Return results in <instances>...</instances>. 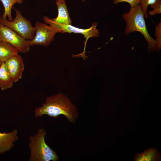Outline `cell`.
Segmentation results:
<instances>
[{"mask_svg":"<svg viewBox=\"0 0 161 161\" xmlns=\"http://www.w3.org/2000/svg\"><path fill=\"white\" fill-rule=\"evenodd\" d=\"M160 160V154L154 148L147 149L141 154L137 153L134 159L136 161H158Z\"/></svg>","mask_w":161,"mask_h":161,"instance_id":"12","label":"cell"},{"mask_svg":"<svg viewBox=\"0 0 161 161\" xmlns=\"http://www.w3.org/2000/svg\"><path fill=\"white\" fill-rule=\"evenodd\" d=\"M44 22L54 27L57 30L58 32L62 33H80L83 35L86 38L84 48L83 52L81 55L83 57L85 56V49L87 41L88 39L92 37H97L99 36V31L97 29V24L96 22L93 23L92 26L89 28L83 29L72 26L71 24H63L55 22L52 18H49L47 16L43 17Z\"/></svg>","mask_w":161,"mask_h":161,"instance_id":"5","label":"cell"},{"mask_svg":"<svg viewBox=\"0 0 161 161\" xmlns=\"http://www.w3.org/2000/svg\"><path fill=\"white\" fill-rule=\"evenodd\" d=\"M18 50L10 44L0 41V61L4 62L11 56L17 54Z\"/></svg>","mask_w":161,"mask_h":161,"instance_id":"13","label":"cell"},{"mask_svg":"<svg viewBox=\"0 0 161 161\" xmlns=\"http://www.w3.org/2000/svg\"><path fill=\"white\" fill-rule=\"evenodd\" d=\"M34 27L36 30L35 36L33 39L27 40L30 47L38 45L48 46L54 39L55 35L58 32L55 28L45 23L36 21Z\"/></svg>","mask_w":161,"mask_h":161,"instance_id":"6","label":"cell"},{"mask_svg":"<svg viewBox=\"0 0 161 161\" xmlns=\"http://www.w3.org/2000/svg\"><path fill=\"white\" fill-rule=\"evenodd\" d=\"M34 113L36 118L44 115L57 118L62 115L72 124L76 123L79 116L76 106L72 103L68 97L61 93L47 97L45 102L42 103L41 106L35 108Z\"/></svg>","mask_w":161,"mask_h":161,"instance_id":"1","label":"cell"},{"mask_svg":"<svg viewBox=\"0 0 161 161\" xmlns=\"http://www.w3.org/2000/svg\"><path fill=\"white\" fill-rule=\"evenodd\" d=\"M155 35L157 38L155 40L156 46L159 50L161 45V21L156 26L155 30Z\"/></svg>","mask_w":161,"mask_h":161,"instance_id":"17","label":"cell"},{"mask_svg":"<svg viewBox=\"0 0 161 161\" xmlns=\"http://www.w3.org/2000/svg\"><path fill=\"white\" fill-rule=\"evenodd\" d=\"M58 10L57 17L52 18L55 22L63 24H71L72 21L69 16L67 6L64 0L56 1Z\"/></svg>","mask_w":161,"mask_h":161,"instance_id":"10","label":"cell"},{"mask_svg":"<svg viewBox=\"0 0 161 161\" xmlns=\"http://www.w3.org/2000/svg\"><path fill=\"white\" fill-rule=\"evenodd\" d=\"M17 129L8 133L0 132V154H2L14 147L13 143L18 139Z\"/></svg>","mask_w":161,"mask_h":161,"instance_id":"9","label":"cell"},{"mask_svg":"<svg viewBox=\"0 0 161 161\" xmlns=\"http://www.w3.org/2000/svg\"><path fill=\"white\" fill-rule=\"evenodd\" d=\"M156 0H140V4L142 6V9L144 14V18H148L147 10L149 5L153 4Z\"/></svg>","mask_w":161,"mask_h":161,"instance_id":"16","label":"cell"},{"mask_svg":"<svg viewBox=\"0 0 161 161\" xmlns=\"http://www.w3.org/2000/svg\"><path fill=\"white\" fill-rule=\"evenodd\" d=\"M0 41L8 42L15 47L19 52H28L30 46L26 40L16 32L0 23Z\"/></svg>","mask_w":161,"mask_h":161,"instance_id":"7","label":"cell"},{"mask_svg":"<svg viewBox=\"0 0 161 161\" xmlns=\"http://www.w3.org/2000/svg\"><path fill=\"white\" fill-rule=\"evenodd\" d=\"M1 15H0V20H1Z\"/></svg>","mask_w":161,"mask_h":161,"instance_id":"20","label":"cell"},{"mask_svg":"<svg viewBox=\"0 0 161 161\" xmlns=\"http://www.w3.org/2000/svg\"><path fill=\"white\" fill-rule=\"evenodd\" d=\"M2 2L4 8V11L2 15L1 18L7 19L8 20H13L11 14L12 9L14 4L18 3L21 4L23 3V0H0Z\"/></svg>","mask_w":161,"mask_h":161,"instance_id":"14","label":"cell"},{"mask_svg":"<svg viewBox=\"0 0 161 161\" xmlns=\"http://www.w3.org/2000/svg\"><path fill=\"white\" fill-rule=\"evenodd\" d=\"M151 7L153 9L148 12L151 16L161 13V0H156L153 4L151 5Z\"/></svg>","mask_w":161,"mask_h":161,"instance_id":"15","label":"cell"},{"mask_svg":"<svg viewBox=\"0 0 161 161\" xmlns=\"http://www.w3.org/2000/svg\"><path fill=\"white\" fill-rule=\"evenodd\" d=\"M83 2H84L85 0H81Z\"/></svg>","mask_w":161,"mask_h":161,"instance_id":"21","label":"cell"},{"mask_svg":"<svg viewBox=\"0 0 161 161\" xmlns=\"http://www.w3.org/2000/svg\"><path fill=\"white\" fill-rule=\"evenodd\" d=\"M56 0V1H59V0Z\"/></svg>","mask_w":161,"mask_h":161,"instance_id":"22","label":"cell"},{"mask_svg":"<svg viewBox=\"0 0 161 161\" xmlns=\"http://www.w3.org/2000/svg\"><path fill=\"white\" fill-rule=\"evenodd\" d=\"M47 132L40 129L34 135L29 137V148L30 150L29 161H58L57 153L48 146L45 141Z\"/></svg>","mask_w":161,"mask_h":161,"instance_id":"2","label":"cell"},{"mask_svg":"<svg viewBox=\"0 0 161 161\" xmlns=\"http://www.w3.org/2000/svg\"><path fill=\"white\" fill-rule=\"evenodd\" d=\"M114 4L123 2H126L130 4L131 7H133L140 3V0H114Z\"/></svg>","mask_w":161,"mask_h":161,"instance_id":"18","label":"cell"},{"mask_svg":"<svg viewBox=\"0 0 161 161\" xmlns=\"http://www.w3.org/2000/svg\"><path fill=\"white\" fill-rule=\"evenodd\" d=\"M2 63V62L0 61V66H1Z\"/></svg>","mask_w":161,"mask_h":161,"instance_id":"19","label":"cell"},{"mask_svg":"<svg viewBox=\"0 0 161 161\" xmlns=\"http://www.w3.org/2000/svg\"><path fill=\"white\" fill-rule=\"evenodd\" d=\"M16 17L13 20L10 21L7 19L1 18L0 23L11 29L27 40L33 39L35 36L36 30L30 21L24 17L20 11L14 7Z\"/></svg>","mask_w":161,"mask_h":161,"instance_id":"4","label":"cell"},{"mask_svg":"<svg viewBox=\"0 0 161 161\" xmlns=\"http://www.w3.org/2000/svg\"><path fill=\"white\" fill-rule=\"evenodd\" d=\"M140 4L131 7L130 11L124 13L123 18L126 22L125 34L126 35L135 31L140 32L148 43V48L151 49H156L155 40L149 35L147 29L144 14Z\"/></svg>","mask_w":161,"mask_h":161,"instance_id":"3","label":"cell"},{"mask_svg":"<svg viewBox=\"0 0 161 161\" xmlns=\"http://www.w3.org/2000/svg\"><path fill=\"white\" fill-rule=\"evenodd\" d=\"M14 81L4 62L0 66V89L5 90L11 88Z\"/></svg>","mask_w":161,"mask_h":161,"instance_id":"11","label":"cell"},{"mask_svg":"<svg viewBox=\"0 0 161 161\" xmlns=\"http://www.w3.org/2000/svg\"><path fill=\"white\" fill-rule=\"evenodd\" d=\"M4 63L14 82L18 81L22 77L24 68L21 56L18 54L14 55Z\"/></svg>","mask_w":161,"mask_h":161,"instance_id":"8","label":"cell"}]
</instances>
